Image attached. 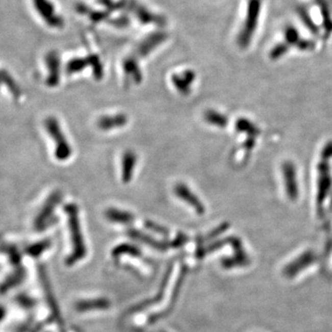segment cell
I'll return each instance as SVG.
<instances>
[{"label":"cell","instance_id":"6da1fadb","mask_svg":"<svg viewBox=\"0 0 332 332\" xmlns=\"http://www.w3.org/2000/svg\"><path fill=\"white\" fill-rule=\"evenodd\" d=\"M64 211L68 215V227L72 240L73 253L68 258V264H73L78 260H82L86 255V247L82 237L81 223L79 219V209L76 204H68L64 208Z\"/></svg>","mask_w":332,"mask_h":332},{"label":"cell","instance_id":"7a4b0ae2","mask_svg":"<svg viewBox=\"0 0 332 332\" xmlns=\"http://www.w3.org/2000/svg\"><path fill=\"white\" fill-rule=\"evenodd\" d=\"M261 10V0H249L246 10V19L238 34V43L241 47H246L255 34Z\"/></svg>","mask_w":332,"mask_h":332},{"label":"cell","instance_id":"3957f363","mask_svg":"<svg viewBox=\"0 0 332 332\" xmlns=\"http://www.w3.org/2000/svg\"><path fill=\"white\" fill-rule=\"evenodd\" d=\"M44 125L49 135L51 138H53L55 141L56 158L59 161L68 160L72 154V149L68 143V140L64 135L58 121L54 116H49L44 121Z\"/></svg>","mask_w":332,"mask_h":332},{"label":"cell","instance_id":"277c9868","mask_svg":"<svg viewBox=\"0 0 332 332\" xmlns=\"http://www.w3.org/2000/svg\"><path fill=\"white\" fill-rule=\"evenodd\" d=\"M88 66L92 67L94 77L96 78L97 80H101L103 75H104V69H103L100 58L96 54H90L84 58H72L67 64L66 71L68 75L77 74V73L84 70Z\"/></svg>","mask_w":332,"mask_h":332},{"label":"cell","instance_id":"5b68a950","mask_svg":"<svg viewBox=\"0 0 332 332\" xmlns=\"http://www.w3.org/2000/svg\"><path fill=\"white\" fill-rule=\"evenodd\" d=\"M62 193L60 191H56L52 193L45 202L43 204V208L39 212L38 216L35 218L34 226L38 230H43L45 227L50 225L54 218V212L56 208L59 203L62 201Z\"/></svg>","mask_w":332,"mask_h":332},{"label":"cell","instance_id":"8992f818","mask_svg":"<svg viewBox=\"0 0 332 332\" xmlns=\"http://www.w3.org/2000/svg\"><path fill=\"white\" fill-rule=\"evenodd\" d=\"M173 192L183 201L188 203L189 206L195 210L198 214H203L205 212V208L199 198L188 188L186 184L178 183L173 188Z\"/></svg>","mask_w":332,"mask_h":332},{"label":"cell","instance_id":"52a82bcc","mask_svg":"<svg viewBox=\"0 0 332 332\" xmlns=\"http://www.w3.org/2000/svg\"><path fill=\"white\" fill-rule=\"evenodd\" d=\"M195 78H196L195 72L191 69H187L181 73L173 75L172 82L173 86L175 87V89L179 92L187 94L190 92V87L195 81Z\"/></svg>","mask_w":332,"mask_h":332},{"label":"cell","instance_id":"ba28073f","mask_svg":"<svg viewBox=\"0 0 332 332\" xmlns=\"http://www.w3.org/2000/svg\"><path fill=\"white\" fill-rule=\"evenodd\" d=\"M129 122L127 116L125 114H116L113 116H105L100 117L97 121L98 127L101 130H111L123 127Z\"/></svg>","mask_w":332,"mask_h":332},{"label":"cell","instance_id":"9c48e42d","mask_svg":"<svg viewBox=\"0 0 332 332\" xmlns=\"http://www.w3.org/2000/svg\"><path fill=\"white\" fill-rule=\"evenodd\" d=\"M122 66H123L122 68H123L125 77H126L127 80L132 79L135 83L140 84L142 81V73L139 67L138 59L131 55L124 59Z\"/></svg>","mask_w":332,"mask_h":332},{"label":"cell","instance_id":"30bf717a","mask_svg":"<svg viewBox=\"0 0 332 332\" xmlns=\"http://www.w3.org/2000/svg\"><path fill=\"white\" fill-rule=\"evenodd\" d=\"M137 164V155L132 150H126L122 157V180L129 183L133 177Z\"/></svg>","mask_w":332,"mask_h":332},{"label":"cell","instance_id":"8fae6325","mask_svg":"<svg viewBox=\"0 0 332 332\" xmlns=\"http://www.w3.org/2000/svg\"><path fill=\"white\" fill-rule=\"evenodd\" d=\"M46 59L49 69L46 84L49 87H56L60 81V60L56 53L50 54Z\"/></svg>","mask_w":332,"mask_h":332},{"label":"cell","instance_id":"7c38bea8","mask_svg":"<svg viewBox=\"0 0 332 332\" xmlns=\"http://www.w3.org/2000/svg\"><path fill=\"white\" fill-rule=\"evenodd\" d=\"M105 215L108 221L121 223V224H130L135 221V216L131 212L122 211L115 208H110L106 210Z\"/></svg>","mask_w":332,"mask_h":332},{"label":"cell","instance_id":"4fadbf2b","mask_svg":"<svg viewBox=\"0 0 332 332\" xmlns=\"http://www.w3.org/2000/svg\"><path fill=\"white\" fill-rule=\"evenodd\" d=\"M129 235H130V237L134 238L136 240L140 241L142 243H145L146 245L151 246L154 248H156L158 250L164 251L166 250V248H167V245L166 244L160 243L158 241L154 239L152 237L145 235L144 233H142V232L137 231V230H134V229H131V230L129 231Z\"/></svg>","mask_w":332,"mask_h":332},{"label":"cell","instance_id":"5bb4252c","mask_svg":"<svg viewBox=\"0 0 332 332\" xmlns=\"http://www.w3.org/2000/svg\"><path fill=\"white\" fill-rule=\"evenodd\" d=\"M204 118L210 124L220 126V127H224L227 125L226 117L216 111H206L204 114Z\"/></svg>","mask_w":332,"mask_h":332},{"label":"cell","instance_id":"9a60e30c","mask_svg":"<svg viewBox=\"0 0 332 332\" xmlns=\"http://www.w3.org/2000/svg\"><path fill=\"white\" fill-rule=\"evenodd\" d=\"M110 305L109 302L106 299H98L92 301H85L77 304V308L80 311H85L92 308H106Z\"/></svg>","mask_w":332,"mask_h":332},{"label":"cell","instance_id":"2e32d148","mask_svg":"<svg viewBox=\"0 0 332 332\" xmlns=\"http://www.w3.org/2000/svg\"><path fill=\"white\" fill-rule=\"evenodd\" d=\"M1 78H2V81L5 83L7 87L9 88L10 90V93L13 95L14 98L16 99H19L20 97V90H19V86L16 84V82L11 79V78L7 74V73H3L1 75Z\"/></svg>","mask_w":332,"mask_h":332},{"label":"cell","instance_id":"e0dca14e","mask_svg":"<svg viewBox=\"0 0 332 332\" xmlns=\"http://www.w3.org/2000/svg\"><path fill=\"white\" fill-rule=\"evenodd\" d=\"M121 254H130L133 256H141L140 251L134 246H130V245H121L117 246L116 249L113 252V256H118Z\"/></svg>","mask_w":332,"mask_h":332},{"label":"cell","instance_id":"ac0fdd59","mask_svg":"<svg viewBox=\"0 0 332 332\" xmlns=\"http://www.w3.org/2000/svg\"><path fill=\"white\" fill-rule=\"evenodd\" d=\"M49 246H50V242L49 241H43V242H40L38 244H35V245L30 246L29 248L27 249V252L29 253L30 255L39 256L43 251L45 250L46 248H48Z\"/></svg>","mask_w":332,"mask_h":332},{"label":"cell","instance_id":"d6986e66","mask_svg":"<svg viewBox=\"0 0 332 332\" xmlns=\"http://www.w3.org/2000/svg\"><path fill=\"white\" fill-rule=\"evenodd\" d=\"M145 227L148 228L149 230H151V231L159 234V235H163V236H167L169 234L168 230L166 228H164V227L159 225L157 223H154L151 221H145Z\"/></svg>","mask_w":332,"mask_h":332},{"label":"cell","instance_id":"ffe728a7","mask_svg":"<svg viewBox=\"0 0 332 332\" xmlns=\"http://www.w3.org/2000/svg\"><path fill=\"white\" fill-rule=\"evenodd\" d=\"M287 38H288V40L291 41V42H294V41L297 39V34H296V32H295L294 29L289 30V31L287 32Z\"/></svg>","mask_w":332,"mask_h":332},{"label":"cell","instance_id":"44dd1931","mask_svg":"<svg viewBox=\"0 0 332 332\" xmlns=\"http://www.w3.org/2000/svg\"><path fill=\"white\" fill-rule=\"evenodd\" d=\"M2 316H3V312L1 311V309H0V319H1V318H2Z\"/></svg>","mask_w":332,"mask_h":332}]
</instances>
